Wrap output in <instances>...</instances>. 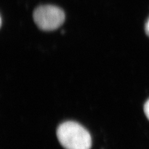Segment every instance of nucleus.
I'll list each match as a JSON object with an SVG mask.
<instances>
[{
	"label": "nucleus",
	"mask_w": 149,
	"mask_h": 149,
	"mask_svg": "<svg viewBox=\"0 0 149 149\" xmlns=\"http://www.w3.org/2000/svg\"><path fill=\"white\" fill-rule=\"evenodd\" d=\"M145 31H146V34L148 36H149V18L147 20L146 24V26H145Z\"/></svg>",
	"instance_id": "20e7f679"
},
{
	"label": "nucleus",
	"mask_w": 149,
	"mask_h": 149,
	"mask_svg": "<svg viewBox=\"0 0 149 149\" xmlns=\"http://www.w3.org/2000/svg\"><path fill=\"white\" fill-rule=\"evenodd\" d=\"M58 141L65 149H90L91 137L88 130L78 123L67 121L57 129Z\"/></svg>",
	"instance_id": "f257e3e1"
},
{
	"label": "nucleus",
	"mask_w": 149,
	"mask_h": 149,
	"mask_svg": "<svg viewBox=\"0 0 149 149\" xmlns=\"http://www.w3.org/2000/svg\"><path fill=\"white\" fill-rule=\"evenodd\" d=\"M143 111L146 116V117L149 120V99L146 102L145 104H144Z\"/></svg>",
	"instance_id": "7ed1b4c3"
},
{
	"label": "nucleus",
	"mask_w": 149,
	"mask_h": 149,
	"mask_svg": "<svg viewBox=\"0 0 149 149\" xmlns=\"http://www.w3.org/2000/svg\"><path fill=\"white\" fill-rule=\"evenodd\" d=\"M34 21L40 29L53 31L61 26L65 21V14L61 9L54 6H41L36 9Z\"/></svg>",
	"instance_id": "f03ea898"
}]
</instances>
